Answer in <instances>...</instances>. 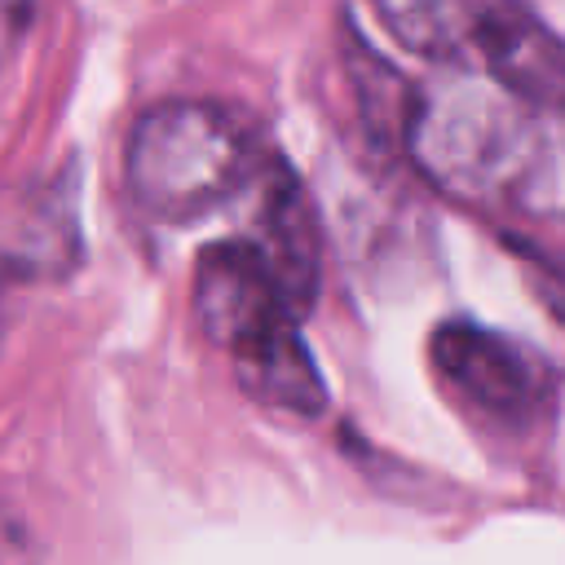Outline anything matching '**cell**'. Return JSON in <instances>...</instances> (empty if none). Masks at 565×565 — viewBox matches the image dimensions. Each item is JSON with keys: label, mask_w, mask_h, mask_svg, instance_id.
Instances as JSON below:
<instances>
[{"label": "cell", "mask_w": 565, "mask_h": 565, "mask_svg": "<svg viewBox=\"0 0 565 565\" xmlns=\"http://www.w3.org/2000/svg\"><path fill=\"white\" fill-rule=\"evenodd\" d=\"M4 9H9V31L18 35V31H22V22H26V13L35 9V0H4Z\"/></svg>", "instance_id": "30bf717a"}, {"label": "cell", "mask_w": 565, "mask_h": 565, "mask_svg": "<svg viewBox=\"0 0 565 565\" xmlns=\"http://www.w3.org/2000/svg\"><path fill=\"white\" fill-rule=\"evenodd\" d=\"M79 260V212H75V177H53L31 194L18 216L9 269L13 278H62Z\"/></svg>", "instance_id": "9c48e42d"}, {"label": "cell", "mask_w": 565, "mask_h": 565, "mask_svg": "<svg viewBox=\"0 0 565 565\" xmlns=\"http://www.w3.org/2000/svg\"><path fill=\"white\" fill-rule=\"evenodd\" d=\"M406 154L450 199L472 207H534L552 132L543 110L525 106L490 75H446L415 97Z\"/></svg>", "instance_id": "6da1fadb"}, {"label": "cell", "mask_w": 565, "mask_h": 565, "mask_svg": "<svg viewBox=\"0 0 565 565\" xmlns=\"http://www.w3.org/2000/svg\"><path fill=\"white\" fill-rule=\"evenodd\" d=\"M375 22L424 62H468L477 57L486 31L512 0H366Z\"/></svg>", "instance_id": "52a82bcc"}, {"label": "cell", "mask_w": 565, "mask_h": 565, "mask_svg": "<svg viewBox=\"0 0 565 565\" xmlns=\"http://www.w3.org/2000/svg\"><path fill=\"white\" fill-rule=\"evenodd\" d=\"M256 243L274 260L287 300L305 318L309 305L318 300V282H322V230H318V212H313L300 177L278 159H269V168L260 177Z\"/></svg>", "instance_id": "5b68a950"}, {"label": "cell", "mask_w": 565, "mask_h": 565, "mask_svg": "<svg viewBox=\"0 0 565 565\" xmlns=\"http://www.w3.org/2000/svg\"><path fill=\"white\" fill-rule=\"evenodd\" d=\"M428 358L455 402L499 428H530L556 397V371L539 349L468 318L441 322Z\"/></svg>", "instance_id": "3957f363"}, {"label": "cell", "mask_w": 565, "mask_h": 565, "mask_svg": "<svg viewBox=\"0 0 565 565\" xmlns=\"http://www.w3.org/2000/svg\"><path fill=\"white\" fill-rule=\"evenodd\" d=\"M247 124L216 102H159L124 146V181L137 207L168 225H194L265 177Z\"/></svg>", "instance_id": "7a4b0ae2"}, {"label": "cell", "mask_w": 565, "mask_h": 565, "mask_svg": "<svg viewBox=\"0 0 565 565\" xmlns=\"http://www.w3.org/2000/svg\"><path fill=\"white\" fill-rule=\"evenodd\" d=\"M234 375L247 397L260 406L287 411V415H318L327 406V388L318 375V362L309 358V344L300 335V322L230 353Z\"/></svg>", "instance_id": "ba28073f"}, {"label": "cell", "mask_w": 565, "mask_h": 565, "mask_svg": "<svg viewBox=\"0 0 565 565\" xmlns=\"http://www.w3.org/2000/svg\"><path fill=\"white\" fill-rule=\"evenodd\" d=\"M194 318L212 344L238 353L291 322H300L296 305L282 291V278L256 234L247 238H216L194 260Z\"/></svg>", "instance_id": "277c9868"}, {"label": "cell", "mask_w": 565, "mask_h": 565, "mask_svg": "<svg viewBox=\"0 0 565 565\" xmlns=\"http://www.w3.org/2000/svg\"><path fill=\"white\" fill-rule=\"evenodd\" d=\"M472 62H481L486 75L525 106L565 119V40L521 0L494 18Z\"/></svg>", "instance_id": "8992f818"}]
</instances>
